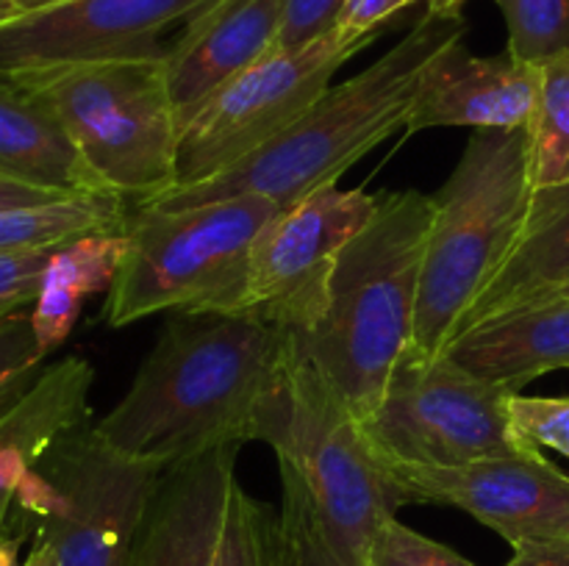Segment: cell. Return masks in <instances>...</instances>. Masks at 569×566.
Segmentation results:
<instances>
[{
  "instance_id": "6da1fadb",
  "label": "cell",
  "mask_w": 569,
  "mask_h": 566,
  "mask_svg": "<svg viewBox=\"0 0 569 566\" xmlns=\"http://www.w3.org/2000/svg\"><path fill=\"white\" fill-rule=\"evenodd\" d=\"M292 347V333L250 316L178 314L94 433L159 472L211 449L261 442Z\"/></svg>"
},
{
  "instance_id": "7a4b0ae2",
  "label": "cell",
  "mask_w": 569,
  "mask_h": 566,
  "mask_svg": "<svg viewBox=\"0 0 569 566\" xmlns=\"http://www.w3.org/2000/svg\"><path fill=\"white\" fill-rule=\"evenodd\" d=\"M261 442L281 477L276 566H370L372 542L400 505L353 411L298 347Z\"/></svg>"
},
{
  "instance_id": "3957f363",
  "label": "cell",
  "mask_w": 569,
  "mask_h": 566,
  "mask_svg": "<svg viewBox=\"0 0 569 566\" xmlns=\"http://www.w3.org/2000/svg\"><path fill=\"white\" fill-rule=\"evenodd\" d=\"M461 14L426 11L420 22L350 81L328 87L287 131L261 144L203 183L172 186L139 209H189L214 200L259 194L289 205L326 183H337L348 166L406 128L417 83L428 61L456 39H465Z\"/></svg>"
},
{
  "instance_id": "277c9868",
  "label": "cell",
  "mask_w": 569,
  "mask_h": 566,
  "mask_svg": "<svg viewBox=\"0 0 569 566\" xmlns=\"http://www.w3.org/2000/svg\"><path fill=\"white\" fill-rule=\"evenodd\" d=\"M433 198L389 192L345 247L322 320L295 338L298 353L365 422L381 405L400 361L415 347L417 300Z\"/></svg>"
},
{
  "instance_id": "5b68a950",
  "label": "cell",
  "mask_w": 569,
  "mask_h": 566,
  "mask_svg": "<svg viewBox=\"0 0 569 566\" xmlns=\"http://www.w3.org/2000/svg\"><path fill=\"white\" fill-rule=\"evenodd\" d=\"M431 198L411 347L420 355L445 353L526 236L537 198L528 128L472 131L459 164Z\"/></svg>"
},
{
  "instance_id": "8992f818",
  "label": "cell",
  "mask_w": 569,
  "mask_h": 566,
  "mask_svg": "<svg viewBox=\"0 0 569 566\" xmlns=\"http://www.w3.org/2000/svg\"><path fill=\"white\" fill-rule=\"evenodd\" d=\"M53 109L106 192L144 205L178 183L181 114L167 53L14 72Z\"/></svg>"
},
{
  "instance_id": "52a82bcc",
  "label": "cell",
  "mask_w": 569,
  "mask_h": 566,
  "mask_svg": "<svg viewBox=\"0 0 569 566\" xmlns=\"http://www.w3.org/2000/svg\"><path fill=\"white\" fill-rule=\"evenodd\" d=\"M281 205L259 194L189 209H133L103 322L126 327L161 311L233 314L256 236Z\"/></svg>"
},
{
  "instance_id": "ba28073f",
  "label": "cell",
  "mask_w": 569,
  "mask_h": 566,
  "mask_svg": "<svg viewBox=\"0 0 569 566\" xmlns=\"http://www.w3.org/2000/svg\"><path fill=\"white\" fill-rule=\"evenodd\" d=\"M509 394L448 353L411 350L395 370L381 405L359 425L372 455L387 464L461 466L533 453L537 447L511 427Z\"/></svg>"
},
{
  "instance_id": "9c48e42d",
  "label": "cell",
  "mask_w": 569,
  "mask_h": 566,
  "mask_svg": "<svg viewBox=\"0 0 569 566\" xmlns=\"http://www.w3.org/2000/svg\"><path fill=\"white\" fill-rule=\"evenodd\" d=\"M359 50L331 31L303 48L272 50L217 87L181 117L176 186L209 181L287 131Z\"/></svg>"
},
{
  "instance_id": "30bf717a",
  "label": "cell",
  "mask_w": 569,
  "mask_h": 566,
  "mask_svg": "<svg viewBox=\"0 0 569 566\" xmlns=\"http://www.w3.org/2000/svg\"><path fill=\"white\" fill-rule=\"evenodd\" d=\"M378 211V198L337 183L278 209L248 255L242 297L231 316H250L306 336L322 320L345 247Z\"/></svg>"
},
{
  "instance_id": "8fae6325",
  "label": "cell",
  "mask_w": 569,
  "mask_h": 566,
  "mask_svg": "<svg viewBox=\"0 0 569 566\" xmlns=\"http://www.w3.org/2000/svg\"><path fill=\"white\" fill-rule=\"evenodd\" d=\"M39 469L50 483L39 538L59 566H128L161 472L111 449L92 425L67 433Z\"/></svg>"
},
{
  "instance_id": "7c38bea8",
  "label": "cell",
  "mask_w": 569,
  "mask_h": 566,
  "mask_svg": "<svg viewBox=\"0 0 569 566\" xmlns=\"http://www.w3.org/2000/svg\"><path fill=\"white\" fill-rule=\"evenodd\" d=\"M378 464L398 505L433 503L467 511L511 547L569 538V475L550 464L542 449L461 466Z\"/></svg>"
},
{
  "instance_id": "4fadbf2b",
  "label": "cell",
  "mask_w": 569,
  "mask_h": 566,
  "mask_svg": "<svg viewBox=\"0 0 569 566\" xmlns=\"http://www.w3.org/2000/svg\"><path fill=\"white\" fill-rule=\"evenodd\" d=\"M217 0H64L0 26V72L167 53L159 37Z\"/></svg>"
},
{
  "instance_id": "5bb4252c",
  "label": "cell",
  "mask_w": 569,
  "mask_h": 566,
  "mask_svg": "<svg viewBox=\"0 0 569 566\" xmlns=\"http://www.w3.org/2000/svg\"><path fill=\"white\" fill-rule=\"evenodd\" d=\"M539 64L500 55H476L465 39L439 50L422 70L406 131L428 128H472V131H517L528 128L539 103Z\"/></svg>"
},
{
  "instance_id": "9a60e30c",
  "label": "cell",
  "mask_w": 569,
  "mask_h": 566,
  "mask_svg": "<svg viewBox=\"0 0 569 566\" xmlns=\"http://www.w3.org/2000/svg\"><path fill=\"white\" fill-rule=\"evenodd\" d=\"M239 444L161 472L128 566H211L220 544Z\"/></svg>"
},
{
  "instance_id": "2e32d148",
  "label": "cell",
  "mask_w": 569,
  "mask_h": 566,
  "mask_svg": "<svg viewBox=\"0 0 569 566\" xmlns=\"http://www.w3.org/2000/svg\"><path fill=\"white\" fill-rule=\"evenodd\" d=\"M92 383V364L81 355H67L0 403V538L39 461L67 433L87 425Z\"/></svg>"
},
{
  "instance_id": "e0dca14e",
  "label": "cell",
  "mask_w": 569,
  "mask_h": 566,
  "mask_svg": "<svg viewBox=\"0 0 569 566\" xmlns=\"http://www.w3.org/2000/svg\"><path fill=\"white\" fill-rule=\"evenodd\" d=\"M287 0H217L187 22L167 50V78L178 114H189L217 87L278 48Z\"/></svg>"
},
{
  "instance_id": "ac0fdd59",
  "label": "cell",
  "mask_w": 569,
  "mask_h": 566,
  "mask_svg": "<svg viewBox=\"0 0 569 566\" xmlns=\"http://www.w3.org/2000/svg\"><path fill=\"white\" fill-rule=\"evenodd\" d=\"M445 353L472 375L520 392L533 377L569 370V303L522 305L476 322Z\"/></svg>"
},
{
  "instance_id": "d6986e66",
  "label": "cell",
  "mask_w": 569,
  "mask_h": 566,
  "mask_svg": "<svg viewBox=\"0 0 569 566\" xmlns=\"http://www.w3.org/2000/svg\"><path fill=\"white\" fill-rule=\"evenodd\" d=\"M0 172L61 194L106 192L48 103L0 72Z\"/></svg>"
},
{
  "instance_id": "ffe728a7",
  "label": "cell",
  "mask_w": 569,
  "mask_h": 566,
  "mask_svg": "<svg viewBox=\"0 0 569 566\" xmlns=\"http://www.w3.org/2000/svg\"><path fill=\"white\" fill-rule=\"evenodd\" d=\"M569 283V186L539 192L520 247L511 253L461 331L476 322L520 309L533 297ZM459 331V333H461Z\"/></svg>"
},
{
  "instance_id": "44dd1931",
  "label": "cell",
  "mask_w": 569,
  "mask_h": 566,
  "mask_svg": "<svg viewBox=\"0 0 569 566\" xmlns=\"http://www.w3.org/2000/svg\"><path fill=\"white\" fill-rule=\"evenodd\" d=\"M126 253V231H100L61 244L48 261L37 300L31 305V325L39 350L48 358L76 327L83 297L109 292Z\"/></svg>"
},
{
  "instance_id": "7402d4cb",
  "label": "cell",
  "mask_w": 569,
  "mask_h": 566,
  "mask_svg": "<svg viewBox=\"0 0 569 566\" xmlns=\"http://www.w3.org/2000/svg\"><path fill=\"white\" fill-rule=\"evenodd\" d=\"M131 214L111 192L61 194L33 205L0 211V250L59 247L100 231H126Z\"/></svg>"
},
{
  "instance_id": "603a6c76",
  "label": "cell",
  "mask_w": 569,
  "mask_h": 566,
  "mask_svg": "<svg viewBox=\"0 0 569 566\" xmlns=\"http://www.w3.org/2000/svg\"><path fill=\"white\" fill-rule=\"evenodd\" d=\"M542 89L528 122L531 183L539 192L569 186V53L539 64Z\"/></svg>"
},
{
  "instance_id": "cb8c5ba5",
  "label": "cell",
  "mask_w": 569,
  "mask_h": 566,
  "mask_svg": "<svg viewBox=\"0 0 569 566\" xmlns=\"http://www.w3.org/2000/svg\"><path fill=\"white\" fill-rule=\"evenodd\" d=\"M509 31V50L528 64L569 53V0H495Z\"/></svg>"
},
{
  "instance_id": "d4e9b609",
  "label": "cell",
  "mask_w": 569,
  "mask_h": 566,
  "mask_svg": "<svg viewBox=\"0 0 569 566\" xmlns=\"http://www.w3.org/2000/svg\"><path fill=\"white\" fill-rule=\"evenodd\" d=\"M272 514L270 508L250 497L242 483H233L228 497L226 525L217 544L211 566H276L272 553Z\"/></svg>"
},
{
  "instance_id": "484cf974",
  "label": "cell",
  "mask_w": 569,
  "mask_h": 566,
  "mask_svg": "<svg viewBox=\"0 0 569 566\" xmlns=\"http://www.w3.org/2000/svg\"><path fill=\"white\" fill-rule=\"evenodd\" d=\"M506 405L511 427L522 442L537 449H556L569 458V397L511 392Z\"/></svg>"
},
{
  "instance_id": "4316f807",
  "label": "cell",
  "mask_w": 569,
  "mask_h": 566,
  "mask_svg": "<svg viewBox=\"0 0 569 566\" xmlns=\"http://www.w3.org/2000/svg\"><path fill=\"white\" fill-rule=\"evenodd\" d=\"M370 566H478L456 549L422 536L403 525L398 514L389 516L370 549Z\"/></svg>"
},
{
  "instance_id": "83f0119b",
  "label": "cell",
  "mask_w": 569,
  "mask_h": 566,
  "mask_svg": "<svg viewBox=\"0 0 569 566\" xmlns=\"http://www.w3.org/2000/svg\"><path fill=\"white\" fill-rule=\"evenodd\" d=\"M59 247L0 250V322L31 311L42 286L44 266Z\"/></svg>"
},
{
  "instance_id": "f1b7e54d",
  "label": "cell",
  "mask_w": 569,
  "mask_h": 566,
  "mask_svg": "<svg viewBox=\"0 0 569 566\" xmlns=\"http://www.w3.org/2000/svg\"><path fill=\"white\" fill-rule=\"evenodd\" d=\"M44 355L33 336L31 311L0 322V400L20 392L37 377Z\"/></svg>"
},
{
  "instance_id": "f546056e",
  "label": "cell",
  "mask_w": 569,
  "mask_h": 566,
  "mask_svg": "<svg viewBox=\"0 0 569 566\" xmlns=\"http://www.w3.org/2000/svg\"><path fill=\"white\" fill-rule=\"evenodd\" d=\"M345 0H287L276 50H295L326 37L337 26Z\"/></svg>"
},
{
  "instance_id": "4dcf8cb0",
  "label": "cell",
  "mask_w": 569,
  "mask_h": 566,
  "mask_svg": "<svg viewBox=\"0 0 569 566\" xmlns=\"http://www.w3.org/2000/svg\"><path fill=\"white\" fill-rule=\"evenodd\" d=\"M415 3H420V0H345L333 33H337L342 44L365 48L372 39V33L381 31L383 22L392 20L395 14H400V11Z\"/></svg>"
},
{
  "instance_id": "1f68e13d",
  "label": "cell",
  "mask_w": 569,
  "mask_h": 566,
  "mask_svg": "<svg viewBox=\"0 0 569 566\" xmlns=\"http://www.w3.org/2000/svg\"><path fill=\"white\" fill-rule=\"evenodd\" d=\"M506 566H569V538L517 544Z\"/></svg>"
},
{
  "instance_id": "d6a6232c",
  "label": "cell",
  "mask_w": 569,
  "mask_h": 566,
  "mask_svg": "<svg viewBox=\"0 0 569 566\" xmlns=\"http://www.w3.org/2000/svg\"><path fill=\"white\" fill-rule=\"evenodd\" d=\"M61 198V192H50V189L33 186V183L17 181V178L0 172V211L17 209V205H33L44 203V200Z\"/></svg>"
},
{
  "instance_id": "836d02e7",
  "label": "cell",
  "mask_w": 569,
  "mask_h": 566,
  "mask_svg": "<svg viewBox=\"0 0 569 566\" xmlns=\"http://www.w3.org/2000/svg\"><path fill=\"white\" fill-rule=\"evenodd\" d=\"M22 566H59V560H56L53 547H50L44 538L37 536V544H33V549L28 553V558L22 560Z\"/></svg>"
},
{
  "instance_id": "e575fe53",
  "label": "cell",
  "mask_w": 569,
  "mask_h": 566,
  "mask_svg": "<svg viewBox=\"0 0 569 566\" xmlns=\"http://www.w3.org/2000/svg\"><path fill=\"white\" fill-rule=\"evenodd\" d=\"M0 566H22L20 564V538L17 536L0 538Z\"/></svg>"
},
{
  "instance_id": "d590c367",
  "label": "cell",
  "mask_w": 569,
  "mask_h": 566,
  "mask_svg": "<svg viewBox=\"0 0 569 566\" xmlns=\"http://www.w3.org/2000/svg\"><path fill=\"white\" fill-rule=\"evenodd\" d=\"M426 3L428 11H433V14H461V6L467 0H426Z\"/></svg>"
},
{
  "instance_id": "8d00e7d4",
  "label": "cell",
  "mask_w": 569,
  "mask_h": 566,
  "mask_svg": "<svg viewBox=\"0 0 569 566\" xmlns=\"http://www.w3.org/2000/svg\"><path fill=\"white\" fill-rule=\"evenodd\" d=\"M542 303H569V283H567V286L553 289V292L542 294V297H533L531 303H526V305H542ZM520 309H522V305H520Z\"/></svg>"
},
{
  "instance_id": "74e56055",
  "label": "cell",
  "mask_w": 569,
  "mask_h": 566,
  "mask_svg": "<svg viewBox=\"0 0 569 566\" xmlns=\"http://www.w3.org/2000/svg\"><path fill=\"white\" fill-rule=\"evenodd\" d=\"M11 3L17 6V9L26 14V11H39V9H48V6H56V3H64V0H11Z\"/></svg>"
},
{
  "instance_id": "f35d334b",
  "label": "cell",
  "mask_w": 569,
  "mask_h": 566,
  "mask_svg": "<svg viewBox=\"0 0 569 566\" xmlns=\"http://www.w3.org/2000/svg\"><path fill=\"white\" fill-rule=\"evenodd\" d=\"M22 11H17V9H0V26H3V22H9V20H14V17H20Z\"/></svg>"
},
{
  "instance_id": "ab89813d",
  "label": "cell",
  "mask_w": 569,
  "mask_h": 566,
  "mask_svg": "<svg viewBox=\"0 0 569 566\" xmlns=\"http://www.w3.org/2000/svg\"><path fill=\"white\" fill-rule=\"evenodd\" d=\"M0 9H17V6L11 3V0H0ZM17 11H20V9H17Z\"/></svg>"
}]
</instances>
